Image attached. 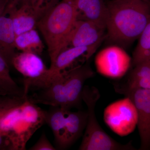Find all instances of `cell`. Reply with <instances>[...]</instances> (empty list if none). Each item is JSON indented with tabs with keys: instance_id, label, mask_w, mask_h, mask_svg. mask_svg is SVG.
<instances>
[{
	"instance_id": "obj_1",
	"label": "cell",
	"mask_w": 150,
	"mask_h": 150,
	"mask_svg": "<svg viewBox=\"0 0 150 150\" xmlns=\"http://www.w3.org/2000/svg\"><path fill=\"white\" fill-rule=\"evenodd\" d=\"M106 29L112 42L126 44L139 39L150 16V2L112 0L108 4Z\"/></svg>"
},
{
	"instance_id": "obj_2",
	"label": "cell",
	"mask_w": 150,
	"mask_h": 150,
	"mask_svg": "<svg viewBox=\"0 0 150 150\" xmlns=\"http://www.w3.org/2000/svg\"><path fill=\"white\" fill-rule=\"evenodd\" d=\"M77 20L74 0H62L38 21L37 28L47 44L51 64L64 49L67 38Z\"/></svg>"
},
{
	"instance_id": "obj_3",
	"label": "cell",
	"mask_w": 150,
	"mask_h": 150,
	"mask_svg": "<svg viewBox=\"0 0 150 150\" xmlns=\"http://www.w3.org/2000/svg\"><path fill=\"white\" fill-rule=\"evenodd\" d=\"M46 113L27 97L0 121V130L8 136L13 150L26 149L28 141L46 123Z\"/></svg>"
},
{
	"instance_id": "obj_4",
	"label": "cell",
	"mask_w": 150,
	"mask_h": 150,
	"mask_svg": "<svg viewBox=\"0 0 150 150\" xmlns=\"http://www.w3.org/2000/svg\"><path fill=\"white\" fill-rule=\"evenodd\" d=\"M98 90L85 86L82 93V100L87 107V120L80 150H134L131 143L123 144L116 142L106 133L97 120L95 107L100 98Z\"/></svg>"
},
{
	"instance_id": "obj_5",
	"label": "cell",
	"mask_w": 150,
	"mask_h": 150,
	"mask_svg": "<svg viewBox=\"0 0 150 150\" xmlns=\"http://www.w3.org/2000/svg\"><path fill=\"white\" fill-rule=\"evenodd\" d=\"M12 66L24 77L25 96H28L30 90L38 91L46 86L51 80L48 69L37 54L16 52L12 61Z\"/></svg>"
},
{
	"instance_id": "obj_6",
	"label": "cell",
	"mask_w": 150,
	"mask_h": 150,
	"mask_svg": "<svg viewBox=\"0 0 150 150\" xmlns=\"http://www.w3.org/2000/svg\"><path fill=\"white\" fill-rule=\"evenodd\" d=\"M103 118L111 130L121 137L133 132L138 122L137 109L127 96L108 105L105 109Z\"/></svg>"
},
{
	"instance_id": "obj_7",
	"label": "cell",
	"mask_w": 150,
	"mask_h": 150,
	"mask_svg": "<svg viewBox=\"0 0 150 150\" xmlns=\"http://www.w3.org/2000/svg\"><path fill=\"white\" fill-rule=\"evenodd\" d=\"M131 59L123 48L118 46L106 47L96 56L97 71L106 77L118 79L123 77L131 67Z\"/></svg>"
},
{
	"instance_id": "obj_8",
	"label": "cell",
	"mask_w": 150,
	"mask_h": 150,
	"mask_svg": "<svg viewBox=\"0 0 150 150\" xmlns=\"http://www.w3.org/2000/svg\"><path fill=\"white\" fill-rule=\"evenodd\" d=\"M105 30L92 22L77 20L67 38L64 49L70 47H87L90 58L103 40Z\"/></svg>"
},
{
	"instance_id": "obj_9",
	"label": "cell",
	"mask_w": 150,
	"mask_h": 150,
	"mask_svg": "<svg viewBox=\"0 0 150 150\" xmlns=\"http://www.w3.org/2000/svg\"><path fill=\"white\" fill-rule=\"evenodd\" d=\"M135 105L138 115L137 126L139 130L141 149H150V89H135L124 92Z\"/></svg>"
},
{
	"instance_id": "obj_10",
	"label": "cell",
	"mask_w": 150,
	"mask_h": 150,
	"mask_svg": "<svg viewBox=\"0 0 150 150\" xmlns=\"http://www.w3.org/2000/svg\"><path fill=\"white\" fill-rule=\"evenodd\" d=\"M67 101L70 110L80 105L86 81L93 76L94 72L87 64H83L72 69L63 73Z\"/></svg>"
},
{
	"instance_id": "obj_11",
	"label": "cell",
	"mask_w": 150,
	"mask_h": 150,
	"mask_svg": "<svg viewBox=\"0 0 150 150\" xmlns=\"http://www.w3.org/2000/svg\"><path fill=\"white\" fill-rule=\"evenodd\" d=\"M37 91L31 96H28L35 104L60 107L70 110L67 107L63 74L53 76L47 86Z\"/></svg>"
},
{
	"instance_id": "obj_12",
	"label": "cell",
	"mask_w": 150,
	"mask_h": 150,
	"mask_svg": "<svg viewBox=\"0 0 150 150\" xmlns=\"http://www.w3.org/2000/svg\"><path fill=\"white\" fill-rule=\"evenodd\" d=\"M88 48L85 47H70L62 50L56 56L48 69L51 76L66 72L80 66L77 65L81 59L88 61L90 59Z\"/></svg>"
},
{
	"instance_id": "obj_13",
	"label": "cell",
	"mask_w": 150,
	"mask_h": 150,
	"mask_svg": "<svg viewBox=\"0 0 150 150\" xmlns=\"http://www.w3.org/2000/svg\"><path fill=\"white\" fill-rule=\"evenodd\" d=\"M77 20L92 22L106 29L108 9L103 0H74Z\"/></svg>"
},
{
	"instance_id": "obj_14",
	"label": "cell",
	"mask_w": 150,
	"mask_h": 150,
	"mask_svg": "<svg viewBox=\"0 0 150 150\" xmlns=\"http://www.w3.org/2000/svg\"><path fill=\"white\" fill-rule=\"evenodd\" d=\"M87 120V112L68 111L66 115L64 134L59 149H65L69 147L79 138L85 130Z\"/></svg>"
},
{
	"instance_id": "obj_15",
	"label": "cell",
	"mask_w": 150,
	"mask_h": 150,
	"mask_svg": "<svg viewBox=\"0 0 150 150\" xmlns=\"http://www.w3.org/2000/svg\"><path fill=\"white\" fill-rule=\"evenodd\" d=\"M12 22L16 35H19L37 27L39 18L30 4L6 9Z\"/></svg>"
},
{
	"instance_id": "obj_16",
	"label": "cell",
	"mask_w": 150,
	"mask_h": 150,
	"mask_svg": "<svg viewBox=\"0 0 150 150\" xmlns=\"http://www.w3.org/2000/svg\"><path fill=\"white\" fill-rule=\"evenodd\" d=\"M115 89L121 94L135 89H150V59L135 66L126 82L116 85Z\"/></svg>"
},
{
	"instance_id": "obj_17",
	"label": "cell",
	"mask_w": 150,
	"mask_h": 150,
	"mask_svg": "<svg viewBox=\"0 0 150 150\" xmlns=\"http://www.w3.org/2000/svg\"><path fill=\"white\" fill-rule=\"evenodd\" d=\"M16 35L12 22L8 14L0 17V54L4 58L9 66L16 52Z\"/></svg>"
},
{
	"instance_id": "obj_18",
	"label": "cell",
	"mask_w": 150,
	"mask_h": 150,
	"mask_svg": "<svg viewBox=\"0 0 150 150\" xmlns=\"http://www.w3.org/2000/svg\"><path fill=\"white\" fill-rule=\"evenodd\" d=\"M10 66L0 54V96H24L23 88H21L11 76Z\"/></svg>"
},
{
	"instance_id": "obj_19",
	"label": "cell",
	"mask_w": 150,
	"mask_h": 150,
	"mask_svg": "<svg viewBox=\"0 0 150 150\" xmlns=\"http://www.w3.org/2000/svg\"><path fill=\"white\" fill-rule=\"evenodd\" d=\"M16 48L21 52H29L40 55L44 46L39 34L35 29L31 30L16 36Z\"/></svg>"
},
{
	"instance_id": "obj_20",
	"label": "cell",
	"mask_w": 150,
	"mask_h": 150,
	"mask_svg": "<svg viewBox=\"0 0 150 150\" xmlns=\"http://www.w3.org/2000/svg\"><path fill=\"white\" fill-rule=\"evenodd\" d=\"M69 110L62 107L51 106L50 109L46 111V123L52 130L58 148L62 142L66 115Z\"/></svg>"
},
{
	"instance_id": "obj_21",
	"label": "cell",
	"mask_w": 150,
	"mask_h": 150,
	"mask_svg": "<svg viewBox=\"0 0 150 150\" xmlns=\"http://www.w3.org/2000/svg\"><path fill=\"white\" fill-rule=\"evenodd\" d=\"M150 59V16L147 23L139 38V42L133 55L134 67Z\"/></svg>"
},
{
	"instance_id": "obj_22",
	"label": "cell",
	"mask_w": 150,
	"mask_h": 150,
	"mask_svg": "<svg viewBox=\"0 0 150 150\" xmlns=\"http://www.w3.org/2000/svg\"><path fill=\"white\" fill-rule=\"evenodd\" d=\"M27 97L0 96V121L11 111L24 102Z\"/></svg>"
},
{
	"instance_id": "obj_23",
	"label": "cell",
	"mask_w": 150,
	"mask_h": 150,
	"mask_svg": "<svg viewBox=\"0 0 150 150\" xmlns=\"http://www.w3.org/2000/svg\"><path fill=\"white\" fill-rule=\"evenodd\" d=\"M59 2V0H30L29 4L40 20Z\"/></svg>"
},
{
	"instance_id": "obj_24",
	"label": "cell",
	"mask_w": 150,
	"mask_h": 150,
	"mask_svg": "<svg viewBox=\"0 0 150 150\" xmlns=\"http://www.w3.org/2000/svg\"><path fill=\"white\" fill-rule=\"evenodd\" d=\"M30 150H55L54 147L48 140L45 133H43L39 139L33 146Z\"/></svg>"
},
{
	"instance_id": "obj_25",
	"label": "cell",
	"mask_w": 150,
	"mask_h": 150,
	"mask_svg": "<svg viewBox=\"0 0 150 150\" xmlns=\"http://www.w3.org/2000/svg\"><path fill=\"white\" fill-rule=\"evenodd\" d=\"M13 150L9 138L4 132L0 130V150Z\"/></svg>"
},
{
	"instance_id": "obj_26",
	"label": "cell",
	"mask_w": 150,
	"mask_h": 150,
	"mask_svg": "<svg viewBox=\"0 0 150 150\" xmlns=\"http://www.w3.org/2000/svg\"><path fill=\"white\" fill-rule=\"evenodd\" d=\"M30 0H8L6 9L18 7L25 4H29Z\"/></svg>"
},
{
	"instance_id": "obj_27",
	"label": "cell",
	"mask_w": 150,
	"mask_h": 150,
	"mask_svg": "<svg viewBox=\"0 0 150 150\" xmlns=\"http://www.w3.org/2000/svg\"><path fill=\"white\" fill-rule=\"evenodd\" d=\"M8 0H0V17L5 15Z\"/></svg>"
},
{
	"instance_id": "obj_28",
	"label": "cell",
	"mask_w": 150,
	"mask_h": 150,
	"mask_svg": "<svg viewBox=\"0 0 150 150\" xmlns=\"http://www.w3.org/2000/svg\"><path fill=\"white\" fill-rule=\"evenodd\" d=\"M144 1H147L150 2V0H144Z\"/></svg>"
}]
</instances>
